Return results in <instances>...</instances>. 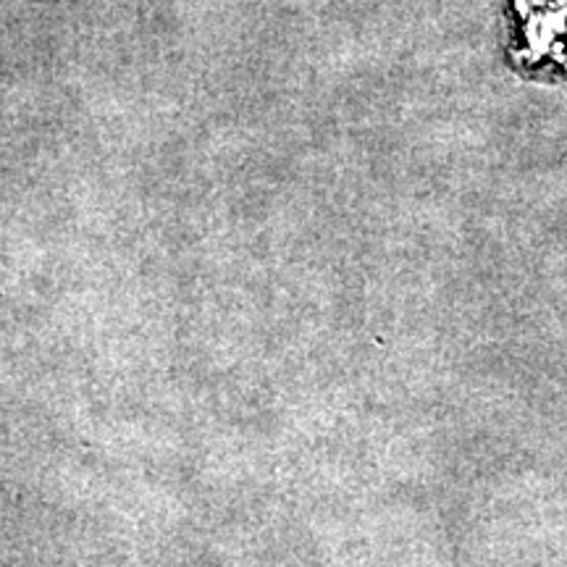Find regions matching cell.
Returning a JSON list of instances; mask_svg holds the SVG:
<instances>
[{"mask_svg": "<svg viewBox=\"0 0 567 567\" xmlns=\"http://www.w3.org/2000/svg\"><path fill=\"white\" fill-rule=\"evenodd\" d=\"M513 61L530 74H567V0H509Z\"/></svg>", "mask_w": 567, "mask_h": 567, "instance_id": "6da1fadb", "label": "cell"}]
</instances>
